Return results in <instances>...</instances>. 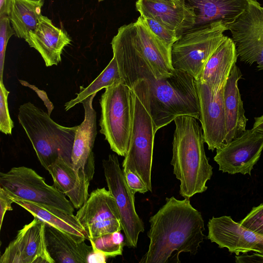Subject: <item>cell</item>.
I'll list each match as a JSON object with an SVG mask.
<instances>
[{"instance_id":"obj_39","label":"cell","mask_w":263,"mask_h":263,"mask_svg":"<svg viewBox=\"0 0 263 263\" xmlns=\"http://www.w3.org/2000/svg\"><path fill=\"white\" fill-rule=\"evenodd\" d=\"M150 1H158V2L167 3L173 4H177L180 2L179 0H150Z\"/></svg>"},{"instance_id":"obj_6","label":"cell","mask_w":263,"mask_h":263,"mask_svg":"<svg viewBox=\"0 0 263 263\" xmlns=\"http://www.w3.org/2000/svg\"><path fill=\"white\" fill-rule=\"evenodd\" d=\"M100 132L105 136L111 149L125 156L132 129L131 88L123 79L105 88L100 99Z\"/></svg>"},{"instance_id":"obj_37","label":"cell","mask_w":263,"mask_h":263,"mask_svg":"<svg viewBox=\"0 0 263 263\" xmlns=\"http://www.w3.org/2000/svg\"><path fill=\"white\" fill-rule=\"evenodd\" d=\"M10 3V0H0V17L9 16Z\"/></svg>"},{"instance_id":"obj_32","label":"cell","mask_w":263,"mask_h":263,"mask_svg":"<svg viewBox=\"0 0 263 263\" xmlns=\"http://www.w3.org/2000/svg\"><path fill=\"white\" fill-rule=\"evenodd\" d=\"M239 223L243 227L263 235V203L253 207Z\"/></svg>"},{"instance_id":"obj_26","label":"cell","mask_w":263,"mask_h":263,"mask_svg":"<svg viewBox=\"0 0 263 263\" xmlns=\"http://www.w3.org/2000/svg\"><path fill=\"white\" fill-rule=\"evenodd\" d=\"M9 18L18 38L27 39L36 28L41 17L44 0H10Z\"/></svg>"},{"instance_id":"obj_36","label":"cell","mask_w":263,"mask_h":263,"mask_svg":"<svg viewBox=\"0 0 263 263\" xmlns=\"http://www.w3.org/2000/svg\"><path fill=\"white\" fill-rule=\"evenodd\" d=\"M107 257L101 252L95 251L90 254L88 260V262H105Z\"/></svg>"},{"instance_id":"obj_29","label":"cell","mask_w":263,"mask_h":263,"mask_svg":"<svg viewBox=\"0 0 263 263\" xmlns=\"http://www.w3.org/2000/svg\"><path fill=\"white\" fill-rule=\"evenodd\" d=\"M143 21L149 29L171 49L172 45L179 36L177 33L154 19L140 15Z\"/></svg>"},{"instance_id":"obj_35","label":"cell","mask_w":263,"mask_h":263,"mask_svg":"<svg viewBox=\"0 0 263 263\" xmlns=\"http://www.w3.org/2000/svg\"><path fill=\"white\" fill-rule=\"evenodd\" d=\"M235 262L237 263L246 262H262L263 263V254L260 253H253L249 255L244 254L242 255L235 256Z\"/></svg>"},{"instance_id":"obj_17","label":"cell","mask_w":263,"mask_h":263,"mask_svg":"<svg viewBox=\"0 0 263 263\" xmlns=\"http://www.w3.org/2000/svg\"><path fill=\"white\" fill-rule=\"evenodd\" d=\"M97 93L82 102L84 109V119L78 125L73 144L71 161L74 170L83 173L92 180L95 174V157L92 152L97 136V114L92 102Z\"/></svg>"},{"instance_id":"obj_28","label":"cell","mask_w":263,"mask_h":263,"mask_svg":"<svg viewBox=\"0 0 263 263\" xmlns=\"http://www.w3.org/2000/svg\"><path fill=\"white\" fill-rule=\"evenodd\" d=\"M89 241L93 251L101 252L106 257L121 255L125 245L120 231L103 235Z\"/></svg>"},{"instance_id":"obj_19","label":"cell","mask_w":263,"mask_h":263,"mask_svg":"<svg viewBox=\"0 0 263 263\" xmlns=\"http://www.w3.org/2000/svg\"><path fill=\"white\" fill-rule=\"evenodd\" d=\"M137 10L140 15L154 19L178 36L192 29L195 25L193 12L180 2L173 4L150 0H138Z\"/></svg>"},{"instance_id":"obj_31","label":"cell","mask_w":263,"mask_h":263,"mask_svg":"<svg viewBox=\"0 0 263 263\" xmlns=\"http://www.w3.org/2000/svg\"><path fill=\"white\" fill-rule=\"evenodd\" d=\"M15 34L8 16L0 17V81H3L5 53L10 37Z\"/></svg>"},{"instance_id":"obj_8","label":"cell","mask_w":263,"mask_h":263,"mask_svg":"<svg viewBox=\"0 0 263 263\" xmlns=\"http://www.w3.org/2000/svg\"><path fill=\"white\" fill-rule=\"evenodd\" d=\"M0 187L12 197L52 206L68 214L74 212V207L66 196L54 185L47 184L31 168L14 167L7 172H1Z\"/></svg>"},{"instance_id":"obj_38","label":"cell","mask_w":263,"mask_h":263,"mask_svg":"<svg viewBox=\"0 0 263 263\" xmlns=\"http://www.w3.org/2000/svg\"><path fill=\"white\" fill-rule=\"evenodd\" d=\"M254 120L253 128L263 133V115L255 117Z\"/></svg>"},{"instance_id":"obj_34","label":"cell","mask_w":263,"mask_h":263,"mask_svg":"<svg viewBox=\"0 0 263 263\" xmlns=\"http://www.w3.org/2000/svg\"><path fill=\"white\" fill-rule=\"evenodd\" d=\"M12 203H14V202L10 196L3 188L0 187L1 229L2 227L3 220L6 212L8 211L13 210V208L11 206Z\"/></svg>"},{"instance_id":"obj_1","label":"cell","mask_w":263,"mask_h":263,"mask_svg":"<svg viewBox=\"0 0 263 263\" xmlns=\"http://www.w3.org/2000/svg\"><path fill=\"white\" fill-rule=\"evenodd\" d=\"M111 45L122 78L144 81L150 114L157 130L180 116L188 115L199 119V100L193 76L174 69L170 77L156 78L123 26L118 29Z\"/></svg>"},{"instance_id":"obj_10","label":"cell","mask_w":263,"mask_h":263,"mask_svg":"<svg viewBox=\"0 0 263 263\" xmlns=\"http://www.w3.org/2000/svg\"><path fill=\"white\" fill-rule=\"evenodd\" d=\"M228 30L240 60L250 65L256 63L257 68L263 69V7L256 0H248Z\"/></svg>"},{"instance_id":"obj_25","label":"cell","mask_w":263,"mask_h":263,"mask_svg":"<svg viewBox=\"0 0 263 263\" xmlns=\"http://www.w3.org/2000/svg\"><path fill=\"white\" fill-rule=\"evenodd\" d=\"M10 197L14 203L23 208L45 224L74 237L89 240L87 232L73 214L67 213L52 206Z\"/></svg>"},{"instance_id":"obj_14","label":"cell","mask_w":263,"mask_h":263,"mask_svg":"<svg viewBox=\"0 0 263 263\" xmlns=\"http://www.w3.org/2000/svg\"><path fill=\"white\" fill-rule=\"evenodd\" d=\"M199 100L200 117L203 138L210 150L220 149L226 145V115L223 104V88L213 95L209 87L195 80Z\"/></svg>"},{"instance_id":"obj_40","label":"cell","mask_w":263,"mask_h":263,"mask_svg":"<svg viewBox=\"0 0 263 263\" xmlns=\"http://www.w3.org/2000/svg\"><path fill=\"white\" fill-rule=\"evenodd\" d=\"M104 0H98L99 2H101V1H103Z\"/></svg>"},{"instance_id":"obj_33","label":"cell","mask_w":263,"mask_h":263,"mask_svg":"<svg viewBox=\"0 0 263 263\" xmlns=\"http://www.w3.org/2000/svg\"><path fill=\"white\" fill-rule=\"evenodd\" d=\"M122 170L127 184L134 193L139 192L144 194L148 191L146 186L139 176L129 170Z\"/></svg>"},{"instance_id":"obj_30","label":"cell","mask_w":263,"mask_h":263,"mask_svg":"<svg viewBox=\"0 0 263 263\" xmlns=\"http://www.w3.org/2000/svg\"><path fill=\"white\" fill-rule=\"evenodd\" d=\"M9 93L3 81H0V130L5 135H11L14 127L8 109V98Z\"/></svg>"},{"instance_id":"obj_16","label":"cell","mask_w":263,"mask_h":263,"mask_svg":"<svg viewBox=\"0 0 263 263\" xmlns=\"http://www.w3.org/2000/svg\"><path fill=\"white\" fill-rule=\"evenodd\" d=\"M122 26L135 47L151 66L156 78L168 77L173 73L171 49L149 29L141 16L136 22Z\"/></svg>"},{"instance_id":"obj_3","label":"cell","mask_w":263,"mask_h":263,"mask_svg":"<svg viewBox=\"0 0 263 263\" xmlns=\"http://www.w3.org/2000/svg\"><path fill=\"white\" fill-rule=\"evenodd\" d=\"M174 122L171 164L174 174L180 181V194L190 199L206 190V183L212 177L213 167L205 155L202 129L196 119L182 115Z\"/></svg>"},{"instance_id":"obj_22","label":"cell","mask_w":263,"mask_h":263,"mask_svg":"<svg viewBox=\"0 0 263 263\" xmlns=\"http://www.w3.org/2000/svg\"><path fill=\"white\" fill-rule=\"evenodd\" d=\"M238 58L235 45L232 39L225 36L205 64L198 79L216 95L224 87Z\"/></svg>"},{"instance_id":"obj_4","label":"cell","mask_w":263,"mask_h":263,"mask_svg":"<svg viewBox=\"0 0 263 263\" xmlns=\"http://www.w3.org/2000/svg\"><path fill=\"white\" fill-rule=\"evenodd\" d=\"M131 88L132 123L127 152L123 170H129L152 192L151 171L155 136L157 131L149 109L147 91L143 80L123 79Z\"/></svg>"},{"instance_id":"obj_24","label":"cell","mask_w":263,"mask_h":263,"mask_svg":"<svg viewBox=\"0 0 263 263\" xmlns=\"http://www.w3.org/2000/svg\"><path fill=\"white\" fill-rule=\"evenodd\" d=\"M242 76L239 68L235 64L223 88L226 144L240 136L246 129L248 120L245 115L243 102L238 87V82Z\"/></svg>"},{"instance_id":"obj_5","label":"cell","mask_w":263,"mask_h":263,"mask_svg":"<svg viewBox=\"0 0 263 263\" xmlns=\"http://www.w3.org/2000/svg\"><path fill=\"white\" fill-rule=\"evenodd\" d=\"M18 120L46 170L59 157L72 166L71 154L78 125H61L30 102L20 106Z\"/></svg>"},{"instance_id":"obj_18","label":"cell","mask_w":263,"mask_h":263,"mask_svg":"<svg viewBox=\"0 0 263 263\" xmlns=\"http://www.w3.org/2000/svg\"><path fill=\"white\" fill-rule=\"evenodd\" d=\"M30 47L39 52L47 67L58 65L65 47L71 40L62 29L55 26L51 20L42 15L34 31L25 40Z\"/></svg>"},{"instance_id":"obj_11","label":"cell","mask_w":263,"mask_h":263,"mask_svg":"<svg viewBox=\"0 0 263 263\" xmlns=\"http://www.w3.org/2000/svg\"><path fill=\"white\" fill-rule=\"evenodd\" d=\"M76 216L87 232L88 240L122 230L116 200L105 187L92 191Z\"/></svg>"},{"instance_id":"obj_2","label":"cell","mask_w":263,"mask_h":263,"mask_svg":"<svg viewBox=\"0 0 263 263\" xmlns=\"http://www.w3.org/2000/svg\"><path fill=\"white\" fill-rule=\"evenodd\" d=\"M165 203L149 219L148 249L140 263L180 262L181 252L196 254L204 235L202 216L189 199L166 198Z\"/></svg>"},{"instance_id":"obj_15","label":"cell","mask_w":263,"mask_h":263,"mask_svg":"<svg viewBox=\"0 0 263 263\" xmlns=\"http://www.w3.org/2000/svg\"><path fill=\"white\" fill-rule=\"evenodd\" d=\"M208 227V238L220 248H226L236 255L251 251L263 254V235L243 227L230 216L213 217Z\"/></svg>"},{"instance_id":"obj_20","label":"cell","mask_w":263,"mask_h":263,"mask_svg":"<svg viewBox=\"0 0 263 263\" xmlns=\"http://www.w3.org/2000/svg\"><path fill=\"white\" fill-rule=\"evenodd\" d=\"M45 238L47 251L54 263H88L93 251L85 239L47 224L45 225Z\"/></svg>"},{"instance_id":"obj_21","label":"cell","mask_w":263,"mask_h":263,"mask_svg":"<svg viewBox=\"0 0 263 263\" xmlns=\"http://www.w3.org/2000/svg\"><path fill=\"white\" fill-rule=\"evenodd\" d=\"M195 16L194 28L221 22L228 29L245 9L248 0H179Z\"/></svg>"},{"instance_id":"obj_23","label":"cell","mask_w":263,"mask_h":263,"mask_svg":"<svg viewBox=\"0 0 263 263\" xmlns=\"http://www.w3.org/2000/svg\"><path fill=\"white\" fill-rule=\"evenodd\" d=\"M53 185L67 196L74 208H80L88 199L90 180L83 173L76 171L72 166L59 157L47 170Z\"/></svg>"},{"instance_id":"obj_12","label":"cell","mask_w":263,"mask_h":263,"mask_svg":"<svg viewBox=\"0 0 263 263\" xmlns=\"http://www.w3.org/2000/svg\"><path fill=\"white\" fill-rule=\"evenodd\" d=\"M262 149L263 133L252 128L246 129L240 136L216 149L214 160L223 173L251 175Z\"/></svg>"},{"instance_id":"obj_27","label":"cell","mask_w":263,"mask_h":263,"mask_svg":"<svg viewBox=\"0 0 263 263\" xmlns=\"http://www.w3.org/2000/svg\"><path fill=\"white\" fill-rule=\"evenodd\" d=\"M122 79L118 62L113 56L107 66L88 86L85 88L81 87L77 97L65 104V110H68L77 104L81 103L88 96L97 93L102 89L111 86Z\"/></svg>"},{"instance_id":"obj_7","label":"cell","mask_w":263,"mask_h":263,"mask_svg":"<svg viewBox=\"0 0 263 263\" xmlns=\"http://www.w3.org/2000/svg\"><path fill=\"white\" fill-rule=\"evenodd\" d=\"M227 27L221 22L195 27L181 34L172 45V65L198 80L203 68L223 41Z\"/></svg>"},{"instance_id":"obj_9","label":"cell","mask_w":263,"mask_h":263,"mask_svg":"<svg viewBox=\"0 0 263 263\" xmlns=\"http://www.w3.org/2000/svg\"><path fill=\"white\" fill-rule=\"evenodd\" d=\"M104 176L109 191L114 197L119 211L125 245L136 248L139 235L144 231L142 219L136 212L135 193L128 186L117 156L109 155L102 160Z\"/></svg>"},{"instance_id":"obj_13","label":"cell","mask_w":263,"mask_h":263,"mask_svg":"<svg viewBox=\"0 0 263 263\" xmlns=\"http://www.w3.org/2000/svg\"><path fill=\"white\" fill-rule=\"evenodd\" d=\"M45 225L34 217L6 248L0 263H54L46 248Z\"/></svg>"}]
</instances>
